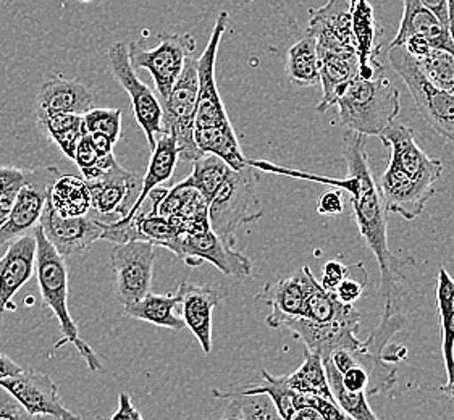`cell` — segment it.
I'll return each instance as SVG.
<instances>
[{"label":"cell","instance_id":"cell-6","mask_svg":"<svg viewBox=\"0 0 454 420\" xmlns=\"http://www.w3.org/2000/svg\"><path fill=\"white\" fill-rule=\"evenodd\" d=\"M162 104V133L176 137L180 159L194 162L202 156L194 141V120L198 107V60L190 55L182 74Z\"/></svg>","mask_w":454,"mask_h":420},{"label":"cell","instance_id":"cell-43","mask_svg":"<svg viewBox=\"0 0 454 420\" xmlns=\"http://www.w3.org/2000/svg\"><path fill=\"white\" fill-rule=\"evenodd\" d=\"M86 133H102L112 137L115 143L121 136V110L94 109L82 115Z\"/></svg>","mask_w":454,"mask_h":420},{"label":"cell","instance_id":"cell-56","mask_svg":"<svg viewBox=\"0 0 454 420\" xmlns=\"http://www.w3.org/2000/svg\"><path fill=\"white\" fill-rule=\"evenodd\" d=\"M80 2H82V4H90L92 0H80Z\"/></svg>","mask_w":454,"mask_h":420},{"label":"cell","instance_id":"cell-3","mask_svg":"<svg viewBox=\"0 0 454 420\" xmlns=\"http://www.w3.org/2000/svg\"><path fill=\"white\" fill-rule=\"evenodd\" d=\"M36 237V276L37 286L43 296V304L49 311H52L55 319L60 325L62 339L55 345V349L73 345L78 349L80 356L84 359L86 366L90 367L92 372H98L102 369V362L99 356L94 353L84 339L80 337V330L76 322L73 320L68 311V267L65 257L60 256L54 246L47 241L43 229L37 225L35 229Z\"/></svg>","mask_w":454,"mask_h":420},{"label":"cell","instance_id":"cell-49","mask_svg":"<svg viewBox=\"0 0 454 420\" xmlns=\"http://www.w3.org/2000/svg\"><path fill=\"white\" fill-rule=\"evenodd\" d=\"M341 384L345 386L348 392L353 393H365L367 386H369V374L363 366L351 367L341 374Z\"/></svg>","mask_w":454,"mask_h":420},{"label":"cell","instance_id":"cell-39","mask_svg":"<svg viewBox=\"0 0 454 420\" xmlns=\"http://www.w3.org/2000/svg\"><path fill=\"white\" fill-rule=\"evenodd\" d=\"M351 306L353 304H345V302L340 301L336 298L335 292L324 290L318 284V280H316L310 288L308 298H306L301 317L324 323V322H330V320L343 315Z\"/></svg>","mask_w":454,"mask_h":420},{"label":"cell","instance_id":"cell-51","mask_svg":"<svg viewBox=\"0 0 454 420\" xmlns=\"http://www.w3.org/2000/svg\"><path fill=\"white\" fill-rule=\"evenodd\" d=\"M88 136L91 139L94 149L99 152V156L114 154L115 141H114L112 137L106 136V135H102V133H88Z\"/></svg>","mask_w":454,"mask_h":420},{"label":"cell","instance_id":"cell-21","mask_svg":"<svg viewBox=\"0 0 454 420\" xmlns=\"http://www.w3.org/2000/svg\"><path fill=\"white\" fill-rule=\"evenodd\" d=\"M351 0H328L322 9H309V31L317 41V51H356L351 27Z\"/></svg>","mask_w":454,"mask_h":420},{"label":"cell","instance_id":"cell-50","mask_svg":"<svg viewBox=\"0 0 454 420\" xmlns=\"http://www.w3.org/2000/svg\"><path fill=\"white\" fill-rule=\"evenodd\" d=\"M110 419L141 420L143 419V414L137 411V408H135V404L131 402V398H129V394L121 393L119 396V411L114 412V414L110 416Z\"/></svg>","mask_w":454,"mask_h":420},{"label":"cell","instance_id":"cell-9","mask_svg":"<svg viewBox=\"0 0 454 420\" xmlns=\"http://www.w3.org/2000/svg\"><path fill=\"white\" fill-rule=\"evenodd\" d=\"M112 76L128 92L137 123L145 131L147 144L153 149L155 139L162 133V104L153 89L141 82L129 60L128 44L115 43L107 52Z\"/></svg>","mask_w":454,"mask_h":420},{"label":"cell","instance_id":"cell-1","mask_svg":"<svg viewBox=\"0 0 454 420\" xmlns=\"http://www.w3.org/2000/svg\"><path fill=\"white\" fill-rule=\"evenodd\" d=\"M365 137L367 136L357 135L355 131H346L343 137V151H345L348 175L345 178L308 174L302 170L285 168L267 160L247 159V164L267 174L285 175V176L300 178L306 182L328 184L351 196L357 229L365 245L379 261V268L382 275V280H380V296L383 298L382 319L377 325V329L371 333V337L363 343L365 349L383 356L390 339L403 329L406 322L408 292H404L403 288L404 278H406V275L403 272L404 259L395 256L388 246V237H387L388 212L383 206L382 196L369 167Z\"/></svg>","mask_w":454,"mask_h":420},{"label":"cell","instance_id":"cell-8","mask_svg":"<svg viewBox=\"0 0 454 420\" xmlns=\"http://www.w3.org/2000/svg\"><path fill=\"white\" fill-rule=\"evenodd\" d=\"M196 51V39L190 33L160 35L159 44L145 51L137 43L128 44L129 60L135 70H147L154 78L155 89L160 102H164L172 91L173 84L182 74L186 58Z\"/></svg>","mask_w":454,"mask_h":420},{"label":"cell","instance_id":"cell-28","mask_svg":"<svg viewBox=\"0 0 454 420\" xmlns=\"http://www.w3.org/2000/svg\"><path fill=\"white\" fill-rule=\"evenodd\" d=\"M320 60V84L324 97L317 105L318 112L332 107L336 89L349 82L359 70V58L356 51H318Z\"/></svg>","mask_w":454,"mask_h":420},{"label":"cell","instance_id":"cell-25","mask_svg":"<svg viewBox=\"0 0 454 420\" xmlns=\"http://www.w3.org/2000/svg\"><path fill=\"white\" fill-rule=\"evenodd\" d=\"M96 97L91 88L78 80L51 76L37 92V112H65L84 115L94 109Z\"/></svg>","mask_w":454,"mask_h":420},{"label":"cell","instance_id":"cell-45","mask_svg":"<svg viewBox=\"0 0 454 420\" xmlns=\"http://www.w3.org/2000/svg\"><path fill=\"white\" fill-rule=\"evenodd\" d=\"M304 406H310L322 416V420H343L349 419L346 412L336 404L335 401L317 396V394H306L304 396Z\"/></svg>","mask_w":454,"mask_h":420},{"label":"cell","instance_id":"cell-54","mask_svg":"<svg viewBox=\"0 0 454 420\" xmlns=\"http://www.w3.org/2000/svg\"><path fill=\"white\" fill-rule=\"evenodd\" d=\"M291 420H322V416L310 406H302L298 411L293 414Z\"/></svg>","mask_w":454,"mask_h":420},{"label":"cell","instance_id":"cell-26","mask_svg":"<svg viewBox=\"0 0 454 420\" xmlns=\"http://www.w3.org/2000/svg\"><path fill=\"white\" fill-rule=\"evenodd\" d=\"M178 159H180V151L176 144V137L173 136L172 133H160L159 139H155L153 156L147 165L145 176L141 180V188L137 192V199L131 204L127 215L120 220L131 219L137 214V209L143 206L149 192L159 188L160 184L167 183L172 178L175 167L178 164Z\"/></svg>","mask_w":454,"mask_h":420},{"label":"cell","instance_id":"cell-11","mask_svg":"<svg viewBox=\"0 0 454 420\" xmlns=\"http://www.w3.org/2000/svg\"><path fill=\"white\" fill-rule=\"evenodd\" d=\"M155 249L157 246L147 241L117 243L112 249L110 264L115 274L117 298L123 306L139 301L151 292Z\"/></svg>","mask_w":454,"mask_h":420},{"label":"cell","instance_id":"cell-44","mask_svg":"<svg viewBox=\"0 0 454 420\" xmlns=\"http://www.w3.org/2000/svg\"><path fill=\"white\" fill-rule=\"evenodd\" d=\"M0 419L25 420L33 419V416L25 409V406L15 398V394L9 392L5 386L0 385Z\"/></svg>","mask_w":454,"mask_h":420},{"label":"cell","instance_id":"cell-19","mask_svg":"<svg viewBox=\"0 0 454 420\" xmlns=\"http://www.w3.org/2000/svg\"><path fill=\"white\" fill-rule=\"evenodd\" d=\"M37 243L35 229L10 241L9 249L0 257V331L4 314L17 292L36 272Z\"/></svg>","mask_w":454,"mask_h":420},{"label":"cell","instance_id":"cell-23","mask_svg":"<svg viewBox=\"0 0 454 420\" xmlns=\"http://www.w3.org/2000/svg\"><path fill=\"white\" fill-rule=\"evenodd\" d=\"M420 37L432 49H442L454 54V39L448 25L419 0H403L400 27L390 47L403 46L408 37Z\"/></svg>","mask_w":454,"mask_h":420},{"label":"cell","instance_id":"cell-41","mask_svg":"<svg viewBox=\"0 0 454 420\" xmlns=\"http://www.w3.org/2000/svg\"><path fill=\"white\" fill-rule=\"evenodd\" d=\"M73 160L78 165L82 178L86 182L99 178L100 175L106 174L114 165L117 164L115 154L99 156V152L92 146L91 139L88 136V133L82 137L80 144H78L76 151H74Z\"/></svg>","mask_w":454,"mask_h":420},{"label":"cell","instance_id":"cell-47","mask_svg":"<svg viewBox=\"0 0 454 420\" xmlns=\"http://www.w3.org/2000/svg\"><path fill=\"white\" fill-rule=\"evenodd\" d=\"M349 270H351V267H346L338 261H328L322 268V276H320L318 284L324 290L335 292L336 286L343 282V278L349 274Z\"/></svg>","mask_w":454,"mask_h":420},{"label":"cell","instance_id":"cell-2","mask_svg":"<svg viewBox=\"0 0 454 420\" xmlns=\"http://www.w3.org/2000/svg\"><path fill=\"white\" fill-rule=\"evenodd\" d=\"M385 72V70H383ZM380 72L371 80L359 74L336 89L332 107L338 109L340 125L363 136H379L400 113V91Z\"/></svg>","mask_w":454,"mask_h":420},{"label":"cell","instance_id":"cell-13","mask_svg":"<svg viewBox=\"0 0 454 420\" xmlns=\"http://www.w3.org/2000/svg\"><path fill=\"white\" fill-rule=\"evenodd\" d=\"M359 323H361V314L351 306L343 315L330 322L318 323V322L298 317V319L286 320L282 329L288 330L294 338L300 339L304 347L318 354L324 361L338 347L363 346V341L356 337Z\"/></svg>","mask_w":454,"mask_h":420},{"label":"cell","instance_id":"cell-40","mask_svg":"<svg viewBox=\"0 0 454 420\" xmlns=\"http://www.w3.org/2000/svg\"><path fill=\"white\" fill-rule=\"evenodd\" d=\"M418 60L420 70L436 88L454 94V54L442 49H428Z\"/></svg>","mask_w":454,"mask_h":420},{"label":"cell","instance_id":"cell-10","mask_svg":"<svg viewBox=\"0 0 454 420\" xmlns=\"http://www.w3.org/2000/svg\"><path fill=\"white\" fill-rule=\"evenodd\" d=\"M228 19L230 15L227 10L218 12L209 43L198 58V107H196L194 128H200V127L231 128V121L228 119L227 109L220 97L217 80H215L218 47L223 33L227 31Z\"/></svg>","mask_w":454,"mask_h":420},{"label":"cell","instance_id":"cell-48","mask_svg":"<svg viewBox=\"0 0 454 420\" xmlns=\"http://www.w3.org/2000/svg\"><path fill=\"white\" fill-rule=\"evenodd\" d=\"M343 191L341 190H330V191L322 192L318 196L317 212L320 215L325 217H336L343 214Z\"/></svg>","mask_w":454,"mask_h":420},{"label":"cell","instance_id":"cell-24","mask_svg":"<svg viewBox=\"0 0 454 420\" xmlns=\"http://www.w3.org/2000/svg\"><path fill=\"white\" fill-rule=\"evenodd\" d=\"M351 27L359 58L357 74L364 80H371L385 68L377 58L380 52L382 29L377 25L373 7L369 0H356L351 10Z\"/></svg>","mask_w":454,"mask_h":420},{"label":"cell","instance_id":"cell-31","mask_svg":"<svg viewBox=\"0 0 454 420\" xmlns=\"http://www.w3.org/2000/svg\"><path fill=\"white\" fill-rule=\"evenodd\" d=\"M286 74L291 82L300 88H310L320 84V60H318L317 41L306 31L290 47L286 54Z\"/></svg>","mask_w":454,"mask_h":420},{"label":"cell","instance_id":"cell-17","mask_svg":"<svg viewBox=\"0 0 454 420\" xmlns=\"http://www.w3.org/2000/svg\"><path fill=\"white\" fill-rule=\"evenodd\" d=\"M379 137L383 146L390 149V164L418 180L419 183L435 186L443 174V164L438 159H430L419 147L412 129L406 125L391 123L390 127L383 129Z\"/></svg>","mask_w":454,"mask_h":420},{"label":"cell","instance_id":"cell-20","mask_svg":"<svg viewBox=\"0 0 454 420\" xmlns=\"http://www.w3.org/2000/svg\"><path fill=\"white\" fill-rule=\"evenodd\" d=\"M379 191L388 214H398L403 219L414 220L424 212L428 199L435 194V186L419 183L412 176L390 164L383 172Z\"/></svg>","mask_w":454,"mask_h":420},{"label":"cell","instance_id":"cell-18","mask_svg":"<svg viewBox=\"0 0 454 420\" xmlns=\"http://www.w3.org/2000/svg\"><path fill=\"white\" fill-rule=\"evenodd\" d=\"M317 278L304 265L300 272L282 278L278 282L267 284L257 292L255 301L270 306V315L267 317V325L270 329H282L286 320L298 319L302 315V307L309 294L312 284Z\"/></svg>","mask_w":454,"mask_h":420},{"label":"cell","instance_id":"cell-16","mask_svg":"<svg viewBox=\"0 0 454 420\" xmlns=\"http://www.w3.org/2000/svg\"><path fill=\"white\" fill-rule=\"evenodd\" d=\"M0 385L15 394L33 419H80V416L67 409L57 385L49 375L21 370L20 374L2 378Z\"/></svg>","mask_w":454,"mask_h":420},{"label":"cell","instance_id":"cell-53","mask_svg":"<svg viewBox=\"0 0 454 420\" xmlns=\"http://www.w3.org/2000/svg\"><path fill=\"white\" fill-rule=\"evenodd\" d=\"M21 370H23V369H21L13 359H10L9 356H5V354L0 353V380H2V378H7V377H12V375L20 374Z\"/></svg>","mask_w":454,"mask_h":420},{"label":"cell","instance_id":"cell-57","mask_svg":"<svg viewBox=\"0 0 454 420\" xmlns=\"http://www.w3.org/2000/svg\"><path fill=\"white\" fill-rule=\"evenodd\" d=\"M351 2H353V5H355L356 0H351Z\"/></svg>","mask_w":454,"mask_h":420},{"label":"cell","instance_id":"cell-32","mask_svg":"<svg viewBox=\"0 0 454 420\" xmlns=\"http://www.w3.org/2000/svg\"><path fill=\"white\" fill-rule=\"evenodd\" d=\"M194 141L202 154H214L227 162L233 170H241L247 165L238 143L235 129L200 127L194 128Z\"/></svg>","mask_w":454,"mask_h":420},{"label":"cell","instance_id":"cell-55","mask_svg":"<svg viewBox=\"0 0 454 420\" xmlns=\"http://www.w3.org/2000/svg\"><path fill=\"white\" fill-rule=\"evenodd\" d=\"M448 27L454 39V0H448Z\"/></svg>","mask_w":454,"mask_h":420},{"label":"cell","instance_id":"cell-5","mask_svg":"<svg viewBox=\"0 0 454 420\" xmlns=\"http://www.w3.org/2000/svg\"><path fill=\"white\" fill-rule=\"evenodd\" d=\"M393 70L406 84L416 109L440 136L454 143V94L436 88L420 70L416 57L404 46L390 47L388 51Z\"/></svg>","mask_w":454,"mask_h":420},{"label":"cell","instance_id":"cell-15","mask_svg":"<svg viewBox=\"0 0 454 420\" xmlns=\"http://www.w3.org/2000/svg\"><path fill=\"white\" fill-rule=\"evenodd\" d=\"M39 227L47 241L65 259L86 253L104 233V222L91 214L82 217H62L52 209L49 201L46 202Z\"/></svg>","mask_w":454,"mask_h":420},{"label":"cell","instance_id":"cell-33","mask_svg":"<svg viewBox=\"0 0 454 420\" xmlns=\"http://www.w3.org/2000/svg\"><path fill=\"white\" fill-rule=\"evenodd\" d=\"M37 120L59 149L73 160L76 147L86 135L82 115L65 112H37Z\"/></svg>","mask_w":454,"mask_h":420},{"label":"cell","instance_id":"cell-42","mask_svg":"<svg viewBox=\"0 0 454 420\" xmlns=\"http://www.w3.org/2000/svg\"><path fill=\"white\" fill-rule=\"evenodd\" d=\"M27 170L0 165V227L9 219L20 190L27 182Z\"/></svg>","mask_w":454,"mask_h":420},{"label":"cell","instance_id":"cell-27","mask_svg":"<svg viewBox=\"0 0 454 420\" xmlns=\"http://www.w3.org/2000/svg\"><path fill=\"white\" fill-rule=\"evenodd\" d=\"M436 312L442 327V349L445 361L446 380L438 390L454 400V278L445 267L436 278Z\"/></svg>","mask_w":454,"mask_h":420},{"label":"cell","instance_id":"cell-30","mask_svg":"<svg viewBox=\"0 0 454 420\" xmlns=\"http://www.w3.org/2000/svg\"><path fill=\"white\" fill-rule=\"evenodd\" d=\"M52 209L62 217H82L91 212V192L84 178L60 175L52 184L49 198Z\"/></svg>","mask_w":454,"mask_h":420},{"label":"cell","instance_id":"cell-14","mask_svg":"<svg viewBox=\"0 0 454 420\" xmlns=\"http://www.w3.org/2000/svg\"><path fill=\"white\" fill-rule=\"evenodd\" d=\"M86 182V180H84ZM91 192V215L102 222H115L127 215L137 199L141 180L117 162L96 180L86 182Z\"/></svg>","mask_w":454,"mask_h":420},{"label":"cell","instance_id":"cell-22","mask_svg":"<svg viewBox=\"0 0 454 420\" xmlns=\"http://www.w3.org/2000/svg\"><path fill=\"white\" fill-rule=\"evenodd\" d=\"M182 319L200 341L206 354L212 351V314L223 294L209 284H194L183 282L178 288Z\"/></svg>","mask_w":454,"mask_h":420},{"label":"cell","instance_id":"cell-37","mask_svg":"<svg viewBox=\"0 0 454 420\" xmlns=\"http://www.w3.org/2000/svg\"><path fill=\"white\" fill-rule=\"evenodd\" d=\"M324 367H325V374H327L328 386L333 394V400L336 404L346 412V416L349 419L355 420H377L379 417L375 416V412L371 409L369 402H367V394L353 393L348 392L343 384H341V374L336 370L333 362L330 359H324Z\"/></svg>","mask_w":454,"mask_h":420},{"label":"cell","instance_id":"cell-34","mask_svg":"<svg viewBox=\"0 0 454 420\" xmlns=\"http://www.w3.org/2000/svg\"><path fill=\"white\" fill-rule=\"evenodd\" d=\"M212 394L220 400H230L227 409L223 412V419L241 420H275L280 419L270 396L265 393H233L214 390Z\"/></svg>","mask_w":454,"mask_h":420},{"label":"cell","instance_id":"cell-7","mask_svg":"<svg viewBox=\"0 0 454 420\" xmlns=\"http://www.w3.org/2000/svg\"><path fill=\"white\" fill-rule=\"evenodd\" d=\"M167 249L190 267H198L206 261L222 274L238 280H245L253 274V262L249 257L238 253L231 245L218 237L210 229L209 220L192 227L188 233L178 235Z\"/></svg>","mask_w":454,"mask_h":420},{"label":"cell","instance_id":"cell-52","mask_svg":"<svg viewBox=\"0 0 454 420\" xmlns=\"http://www.w3.org/2000/svg\"><path fill=\"white\" fill-rule=\"evenodd\" d=\"M419 2L428 10H432L438 19L448 25V0H419Z\"/></svg>","mask_w":454,"mask_h":420},{"label":"cell","instance_id":"cell-46","mask_svg":"<svg viewBox=\"0 0 454 420\" xmlns=\"http://www.w3.org/2000/svg\"><path fill=\"white\" fill-rule=\"evenodd\" d=\"M365 284H367V276H364L363 280H356L351 276V270H349V274L346 275L343 282L336 286V298L345 304H353L363 296Z\"/></svg>","mask_w":454,"mask_h":420},{"label":"cell","instance_id":"cell-35","mask_svg":"<svg viewBox=\"0 0 454 420\" xmlns=\"http://www.w3.org/2000/svg\"><path fill=\"white\" fill-rule=\"evenodd\" d=\"M285 380L298 393L317 394L335 401L332 390L328 386L327 374H325L322 357L309 351L308 347H304L302 364L294 372L285 375Z\"/></svg>","mask_w":454,"mask_h":420},{"label":"cell","instance_id":"cell-29","mask_svg":"<svg viewBox=\"0 0 454 420\" xmlns=\"http://www.w3.org/2000/svg\"><path fill=\"white\" fill-rule=\"evenodd\" d=\"M180 306V294H154L147 292L139 301L125 306V314L131 319L143 320L162 329L180 330L186 327L184 320L175 314Z\"/></svg>","mask_w":454,"mask_h":420},{"label":"cell","instance_id":"cell-4","mask_svg":"<svg viewBox=\"0 0 454 420\" xmlns=\"http://www.w3.org/2000/svg\"><path fill=\"white\" fill-rule=\"evenodd\" d=\"M259 175L253 165L231 170L209 202L210 229L228 245H235L238 229L263 215L257 198Z\"/></svg>","mask_w":454,"mask_h":420},{"label":"cell","instance_id":"cell-38","mask_svg":"<svg viewBox=\"0 0 454 420\" xmlns=\"http://www.w3.org/2000/svg\"><path fill=\"white\" fill-rule=\"evenodd\" d=\"M263 385L261 386H249L243 390L245 393H265L270 396L280 419L291 420L293 414L304 406V394L298 393L286 384L285 375L273 377L267 370H262Z\"/></svg>","mask_w":454,"mask_h":420},{"label":"cell","instance_id":"cell-12","mask_svg":"<svg viewBox=\"0 0 454 420\" xmlns=\"http://www.w3.org/2000/svg\"><path fill=\"white\" fill-rule=\"evenodd\" d=\"M60 175L55 167H37L27 170V182L20 190L9 219L0 227V246L9 245L15 237L27 235L36 229L46 207L51 188Z\"/></svg>","mask_w":454,"mask_h":420},{"label":"cell","instance_id":"cell-36","mask_svg":"<svg viewBox=\"0 0 454 420\" xmlns=\"http://www.w3.org/2000/svg\"><path fill=\"white\" fill-rule=\"evenodd\" d=\"M231 170L233 168L227 162H223L220 157L214 154H202L200 159L192 162V175L186 180H183L180 184L194 188L209 204L210 199L220 190V186L225 183Z\"/></svg>","mask_w":454,"mask_h":420}]
</instances>
